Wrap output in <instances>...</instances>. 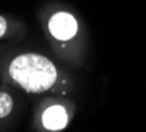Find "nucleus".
Here are the masks:
<instances>
[{
  "label": "nucleus",
  "instance_id": "1",
  "mask_svg": "<svg viewBox=\"0 0 146 132\" xmlns=\"http://www.w3.org/2000/svg\"><path fill=\"white\" fill-rule=\"evenodd\" d=\"M11 77L29 92H41L54 85L55 66L40 54H23L16 57L9 66Z\"/></svg>",
  "mask_w": 146,
  "mask_h": 132
},
{
  "label": "nucleus",
  "instance_id": "4",
  "mask_svg": "<svg viewBox=\"0 0 146 132\" xmlns=\"http://www.w3.org/2000/svg\"><path fill=\"white\" fill-rule=\"evenodd\" d=\"M12 110V98L5 92H0V118L7 116Z\"/></svg>",
  "mask_w": 146,
  "mask_h": 132
},
{
  "label": "nucleus",
  "instance_id": "3",
  "mask_svg": "<svg viewBox=\"0 0 146 132\" xmlns=\"http://www.w3.org/2000/svg\"><path fill=\"white\" fill-rule=\"evenodd\" d=\"M42 123L45 128L50 131H58L65 128L67 124V114L62 106L49 107L42 115Z\"/></svg>",
  "mask_w": 146,
  "mask_h": 132
},
{
  "label": "nucleus",
  "instance_id": "2",
  "mask_svg": "<svg viewBox=\"0 0 146 132\" xmlns=\"http://www.w3.org/2000/svg\"><path fill=\"white\" fill-rule=\"evenodd\" d=\"M49 29L58 40H70L78 31V24L74 16L66 12H58L50 19Z\"/></svg>",
  "mask_w": 146,
  "mask_h": 132
},
{
  "label": "nucleus",
  "instance_id": "5",
  "mask_svg": "<svg viewBox=\"0 0 146 132\" xmlns=\"http://www.w3.org/2000/svg\"><path fill=\"white\" fill-rule=\"evenodd\" d=\"M5 29H7V23L4 20V17L0 16V37L5 33Z\"/></svg>",
  "mask_w": 146,
  "mask_h": 132
}]
</instances>
